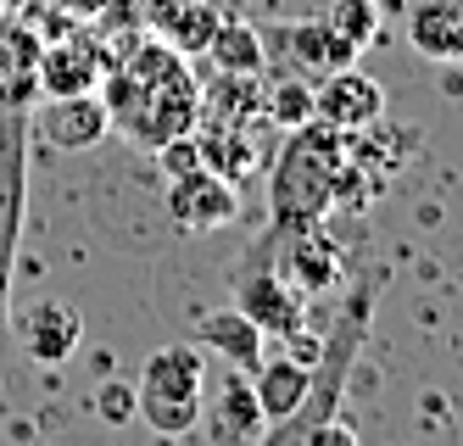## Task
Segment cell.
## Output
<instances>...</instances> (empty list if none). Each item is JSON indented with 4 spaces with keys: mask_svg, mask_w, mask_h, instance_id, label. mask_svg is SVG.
<instances>
[{
    "mask_svg": "<svg viewBox=\"0 0 463 446\" xmlns=\"http://www.w3.org/2000/svg\"><path fill=\"white\" fill-rule=\"evenodd\" d=\"M101 100L112 128H123V140H135L140 151L168 146L174 134H190L202 118V79L190 73V56H179L156 33H128V45L107 56L101 73Z\"/></svg>",
    "mask_w": 463,
    "mask_h": 446,
    "instance_id": "1",
    "label": "cell"
},
{
    "mask_svg": "<svg viewBox=\"0 0 463 446\" xmlns=\"http://www.w3.org/2000/svg\"><path fill=\"white\" fill-rule=\"evenodd\" d=\"M346 162V134L307 118L302 128H285L274 174H269V234L324 223L335 213V174Z\"/></svg>",
    "mask_w": 463,
    "mask_h": 446,
    "instance_id": "2",
    "label": "cell"
},
{
    "mask_svg": "<svg viewBox=\"0 0 463 446\" xmlns=\"http://www.w3.org/2000/svg\"><path fill=\"white\" fill-rule=\"evenodd\" d=\"M374 290H380V280H357V285L346 290V307L335 313V329H329V340H318V352H313L307 402L296 407L290 419L269 424V435H262V441H313L329 419H341V407H346V380H352V368H357L363 340H369Z\"/></svg>",
    "mask_w": 463,
    "mask_h": 446,
    "instance_id": "3",
    "label": "cell"
},
{
    "mask_svg": "<svg viewBox=\"0 0 463 446\" xmlns=\"http://www.w3.org/2000/svg\"><path fill=\"white\" fill-rule=\"evenodd\" d=\"M202 402H207V352H195L190 340L179 346H156L135 380V413L156 435H190L202 430Z\"/></svg>",
    "mask_w": 463,
    "mask_h": 446,
    "instance_id": "4",
    "label": "cell"
},
{
    "mask_svg": "<svg viewBox=\"0 0 463 446\" xmlns=\"http://www.w3.org/2000/svg\"><path fill=\"white\" fill-rule=\"evenodd\" d=\"M229 301H235L269 340H285V346L302 352V357L318 352V340L307 335V296L274 268L269 246H262V234L246 246V257L235 262V273H229Z\"/></svg>",
    "mask_w": 463,
    "mask_h": 446,
    "instance_id": "5",
    "label": "cell"
},
{
    "mask_svg": "<svg viewBox=\"0 0 463 446\" xmlns=\"http://www.w3.org/2000/svg\"><path fill=\"white\" fill-rule=\"evenodd\" d=\"M34 107H0V329L12 324V280L28 218V140H34Z\"/></svg>",
    "mask_w": 463,
    "mask_h": 446,
    "instance_id": "6",
    "label": "cell"
},
{
    "mask_svg": "<svg viewBox=\"0 0 463 446\" xmlns=\"http://www.w3.org/2000/svg\"><path fill=\"white\" fill-rule=\"evenodd\" d=\"M262 246H269L274 268L302 296H329V290L346 280V246L324 223H302V229H285V234L262 229Z\"/></svg>",
    "mask_w": 463,
    "mask_h": 446,
    "instance_id": "7",
    "label": "cell"
},
{
    "mask_svg": "<svg viewBox=\"0 0 463 446\" xmlns=\"http://www.w3.org/2000/svg\"><path fill=\"white\" fill-rule=\"evenodd\" d=\"M162 213H168V223L184 229V234H213V229L241 218V190L223 174H213L207 162H195V167H184V174H168Z\"/></svg>",
    "mask_w": 463,
    "mask_h": 446,
    "instance_id": "8",
    "label": "cell"
},
{
    "mask_svg": "<svg viewBox=\"0 0 463 446\" xmlns=\"http://www.w3.org/2000/svg\"><path fill=\"white\" fill-rule=\"evenodd\" d=\"M262 51H269V62H285L296 79H324V73H335V67H352L357 62V51L324 17L262 28Z\"/></svg>",
    "mask_w": 463,
    "mask_h": 446,
    "instance_id": "9",
    "label": "cell"
},
{
    "mask_svg": "<svg viewBox=\"0 0 463 446\" xmlns=\"http://www.w3.org/2000/svg\"><path fill=\"white\" fill-rule=\"evenodd\" d=\"M313 118L329 123V128H341V134H357V128H369V123L385 118V90L369 73H357V62L335 67V73L313 79Z\"/></svg>",
    "mask_w": 463,
    "mask_h": 446,
    "instance_id": "10",
    "label": "cell"
},
{
    "mask_svg": "<svg viewBox=\"0 0 463 446\" xmlns=\"http://www.w3.org/2000/svg\"><path fill=\"white\" fill-rule=\"evenodd\" d=\"M34 118V128L45 134V140L56 151H95L112 134V118H107V100L101 90H79V95H45L40 100V112H28Z\"/></svg>",
    "mask_w": 463,
    "mask_h": 446,
    "instance_id": "11",
    "label": "cell"
},
{
    "mask_svg": "<svg viewBox=\"0 0 463 446\" xmlns=\"http://www.w3.org/2000/svg\"><path fill=\"white\" fill-rule=\"evenodd\" d=\"M202 424L213 441L223 446H246V441H262L269 435V413H262V402L251 391V374L246 368H229L218 374V385H213V407L202 402Z\"/></svg>",
    "mask_w": 463,
    "mask_h": 446,
    "instance_id": "12",
    "label": "cell"
},
{
    "mask_svg": "<svg viewBox=\"0 0 463 446\" xmlns=\"http://www.w3.org/2000/svg\"><path fill=\"white\" fill-rule=\"evenodd\" d=\"M17 340H23V357H34L45 368H61L73 352H79V340H84V313L73 301H34L28 313L17 318Z\"/></svg>",
    "mask_w": 463,
    "mask_h": 446,
    "instance_id": "13",
    "label": "cell"
},
{
    "mask_svg": "<svg viewBox=\"0 0 463 446\" xmlns=\"http://www.w3.org/2000/svg\"><path fill=\"white\" fill-rule=\"evenodd\" d=\"M40 95H79L95 90L107 73V45L101 40H84V33H68V40H51L40 45Z\"/></svg>",
    "mask_w": 463,
    "mask_h": 446,
    "instance_id": "14",
    "label": "cell"
},
{
    "mask_svg": "<svg viewBox=\"0 0 463 446\" xmlns=\"http://www.w3.org/2000/svg\"><path fill=\"white\" fill-rule=\"evenodd\" d=\"M262 340H269V335H262L235 301H229V307H213V313L195 318V340H190V346H195V352H213V357H223L229 368H246V374H251V368L262 363Z\"/></svg>",
    "mask_w": 463,
    "mask_h": 446,
    "instance_id": "15",
    "label": "cell"
},
{
    "mask_svg": "<svg viewBox=\"0 0 463 446\" xmlns=\"http://www.w3.org/2000/svg\"><path fill=\"white\" fill-rule=\"evenodd\" d=\"M307 385H313V357L302 352H262V363L251 368V391L262 402V413H269V424L290 419L296 407L307 402Z\"/></svg>",
    "mask_w": 463,
    "mask_h": 446,
    "instance_id": "16",
    "label": "cell"
},
{
    "mask_svg": "<svg viewBox=\"0 0 463 446\" xmlns=\"http://www.w3.org/2000/svg\"><path fill=\"white\" fill-rule=\"evenodd\" d=\"M40 33L0 17V107H34L40 95Z\"/></svg>",
    "mask_w": 463,
    "mask_h": 446,
    "instance_id": "17",
    "label": "cell"
},
{
    "mask_svg": "<svg viewBox=\"0 0 463 446\" xmlns=\"http://www.w3.org/2000/svg\"><path fill=\"white\" fill-rule=\"evenodd\" d=\"M408 40L430 62H463V0H419L408 12Z\"/></svg>",
    "mask_w": 463,
    "mask_h": 446,
    "instance_id": "18",
    "label": "cell"
},
{
    "mask_svg": "<svg viewBox=\"0 0 463 446\" xmlns=\"http://www.w3.org/2000/svg\"><path fill=\"white\" fill-rule=\"evenodd\" d=\"M202 56H213L218 73H257V79H262V67H269L262 28H251V23H241V17H218V28H213V40H207Z\"/></svg>",
    "mask_w": 463,
    "mask_h": 446,
    "instance_id": "19",
    "label": "cell"
},
{
    "mask_svg": "<svg viewBox=\"0 0 463 446\" xmlns=\"http://www.w3.org/2000/svg\"><path fill=\"white\" fill-rule=\"evenodd\" d=\"M213 28H218V12H213V0H184V6L162 23L156 40H168L179 56H202L207 40H213Z\"/></svg>",
    "mask_w": 463,
    "mask_h": 446,
    "instance_id": "20",
    "label": "cell"
},
{
    "mask_svg": "<svg viewBox=\"0 0 463 446\" xmlns=\"http://www.w3.org/2000/svg\"><path fill=\"white\" fill-rule=\"evenodd\" d=\"M324 23L335 28L341 40L352 45V51H369V45L380 40V23H385V12H380V0H329Z\"/></svg>",
    "mask_w": 463,
    "mask_h": 446,
    "instance_id": "21",
    "label": "cell"
},
{
    "mask_svg": "<svg viewBox=\"0 0 463 446\" xmlns=\"http://www.w3.org/2000/svg\"><path fill=\"white\" fill-rule=\"evenodd\" d=\"M313 118V79H279L274 90H262V123H274L279 134L285 128H302Z\"/></svg>",
    "mask_w": 463,
    "mask_h": 446,
    "instance_id": "22",
    "label": "cell"
},
{
    "mask_svg": "<svg viewBox=\"0 0 463 446\" xmlns=\"http://www.w3.org/2000/svg\"><path fill=\"white\" fill-rule=\"evenodd\" d=\"M95 413H101L107 424H128V419H140V413H135V385L107 380L101 391H95Z\"/></svg>",
    "mask_w": 463,
    "mask_h": 446,
    "instance_id": "23",
    "label": "cell"
},
{
    "mask_svg": "<svg viewBox=\"0 0 463 446\" xmlns=\"http://www.w3.org/2000/svg\"><path fill=\"white\" fill-rule=\"evenodd\" d=\"M61 6H68V12H90V17H95V12L107 6V0H61Z\"/></svg>",
    "mask_w": 463,
    "mask_h": 446,
    "instance_id": "24",
    "label": "cell"
}]
</instances>
